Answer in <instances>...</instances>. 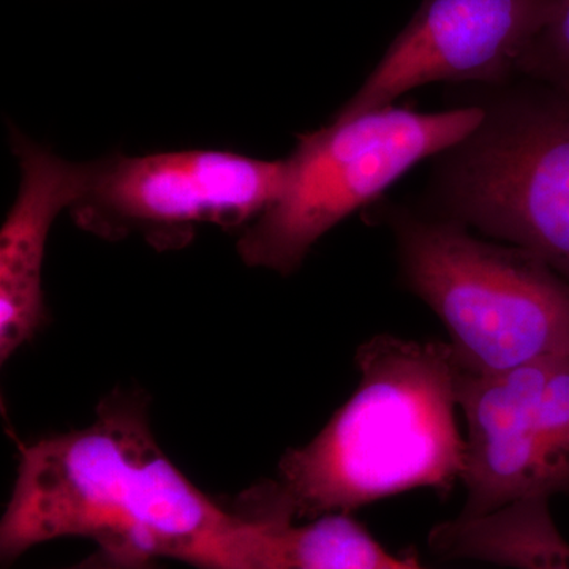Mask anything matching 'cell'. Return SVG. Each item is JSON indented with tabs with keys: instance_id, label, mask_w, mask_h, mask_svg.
<instances>
[{
	"instance_id": "5bb4252c",
	"label": "cell",
	"mask_w": 569,
	"mask_h": 569,
	"mask_svg": "<svg viewBox=\"0 0 569 569\" xmlns=\"http://www.w3.org/2000/svg\"><path fill=\"white\" fill-rule=\"evenodd\" d=\"M402 569H429L426 567H422L421 563L417 559H411V557H408V559H403V567Z\"/></svg>"
},
{
	"instance_id": "30bf717a",
	"label": "cell",
	"mask_w": 569,
	"mask_h": 569,
	"mask_svg": "<svg viewBox=\"0 0 569 569\" xmlns=\"http://www.w3.org/2000/svg\"><path fill=\"white\" fill-rule=\"evenodd\" d=\"M429 546L448 559L489 561L512 569H569V542L546 498H529L475 518L438 523Z\"/></svg>"
},
{
	"instance_id": "277c9868",
	"label": "cell",
	"mask_w": 569,
	"mask_h": 569,
	"mask_svg": "<svg viewBox=\"0 0 569 569\" xmlns=\"http://www.w3.org/2000/svg\"><path fill=\"white\" fill-rule=\"evenodd\" d=\"M488 114L479 107L419 112L388 104L302 134L284 159L276 200L239 234V257L250 268L291 274L337 223L421 160L458 148Z\"/></svg>"
},
{
	"instance_id": "3957f363",
	"label": "cell",
	"mask_w": 569,
	"mask_h": 569,
	"mask_svg": "<svg viewBox=\"0 0 569 569\" xmlns=\"http://www.w3.org/2000/svg\"><path fill=\"white\" fill-rule=\"evenodd\" d=\"M395 227L403 282L447 328L460 369L485 376L569 353V282L545 261L456 220Z\"/></svg>"
},
{
	"instance_id": "8992f818",
	"label": "cell",
	"mask_w": 569,
	"mask_h": 569,
	"mask_svg": "<svg viewBox=\"0 0 569 569\" xmlns=\"http://www.w3.org/2000/svg\"><path fill=\"white\" fill-rule=\"evenodd\" d=\"M452 220L545 261L569 282V102L490 121L452 149Z\"/></svg>"
},
{
	"instance_id": "9c48e42d",
	"label": "cell",
	"mask_w": 569,
	"mask_h": 569,
	"mask_svg": "<svg viewBox=\"0 0 569 569\" xmlns=\"http://www.w3.org/2000/svg\"><path fill=\"white\" fill-rule=\"evenodd\" d=\"M20 167L18 197L0 231V361L32 342L48 320L43 264L59 213L84 189L89 163H71L11 130Z\"/></svg>"
},
{
	"instance_id": "52a82bcc",
	"label": "cell",
	"mask_w": 569,
	"mask_h": 569,
	"mask_svg": "<svg viewBox=\"0 0 569 569\" xmlns=\"http://www.w3.org/2000/svg\"><path fill=\"white\" fill-rule=\"evenodd\" d=\"M466 503L475 518L569 489V353L496 373L460 369Z\"/></svg>"
},
{
	"instance_id": "8fae6325",
	"label": "cell",
	"mask_w": 569,
	"mask_h": 569,
	"mask_svg": "<svg viewBox=\"0 0 569 569\" xmlns=\"http://www.w3.org/2000/svg\"><path fill=\"white\" fill-rule=\"evenodd\" d=\"M252 519V518H247ZM260 523V569H402L403 559L385 549L347 512L293 522Z\"/></svg>"
},
{
	"instance_id": "6da1fadb",
	"label": "cell",
	"mask_w": 569,
	"mask_h": 569,
	"mask_svg": "<svg viewBox=\"0 0 569 569\" xmlns=\"http://www.w3.org/2000/svg\"><path fill=\"white\" fill-rule=\"evenodd\" d=\"M178 560L194 569H257V529L206 496L168 458L148 397L118 389L91 425L20 445L17 478L0 520L10 565L52 539Z\"/></svg>"
},
{
	"instance_id": "ba28073f",
	"label": "cell",
	"mask_w": 569,
	"mask_h": 569,
	"mask_svg": "<svg viewBox=\"0 0 569 569\" xmlns=\"http://www.w3.org/2000/svg\"><path fill=\"white\" fill-rule=\"evenodd\" d=\"M556 0H425L336 118L436 81H498L522 63Z\"/></svg>"
},
{
	"instance_id": "4fadbf2b",
	"label": "cell",
	"mask_w": 569,
	"mask_h": 569,
	"mask_svg": "<svg viewBox=\"0 0 569 569\" xmlns=\"http://www.w3.org/2000/svg\"><path fill=\"white\" fill-rule=\"evenodd\" d=\"M62 569H163L159 559L133 552V550L104 548L99 546L96 552L84 560Z\"/></svg>"
},
{
	"instance_id": "7a4b0ae2",
	"label": "cell",
	"mask_w": 569,
	"mask_h": 569,
	"mask_svg": "<svg viewBox=\"0 0 569 569\" xmlns=\"http://www.w3.org/2000/svg\"><path fill=\"white\" fill-rule=\"evenodd\" d=\"M356 366L350 399L309 443L284 452L274 478L236 498V515L305 522L460 481V367L449 343L380 335L358 348Z\"/></svg>"
},
{
	"instance_id": "7c38bea8",
	"label": "cell",
	"mask_w": 569,
	"mask_h": 569,
	"mask_svg": "<svg viewBox=\"0 0 569 569\" xmlns=\"http://www.w3.org/2000/svg\"><path fill=\"white\" fill-rule=\"evenodd\" d=\"M522 70L569 92V0H556L545 29L530 48Z\"/></svg>"
},
{
	"instance_id": "5b68a950",
	"label": "cell",
	"mask_w": 569,
	"mask_h": 569,
	"mask_svg": "<svg viewBox=\"0 0 569 569\" xmlns=\"http://www.w3.org/2000/svg\"><path fill=\"white\" fill-rule=\"evenodd\" d=\"M283 179L284 160L242 153H118L89 163L70 212L81 230L108 241L140 234L157 250H176L201 224L246 230L276 200Z\"/></svg>"
}]
</instances>
